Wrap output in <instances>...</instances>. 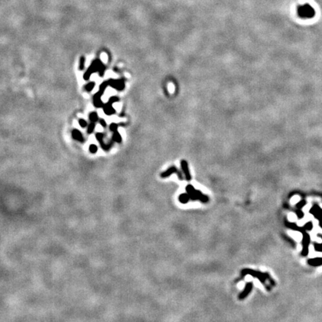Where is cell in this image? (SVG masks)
Instances as JSON below:
<instances>
[{"label": "cell", "instance_id": "obj_1", "mask_svg": "<svg viewBox=\"0 0 322 322\" xmlns=\"http://www.w3.org/2000/svg\"><path fill=\"white\" fill-rule=\"evenodd\" d=\"M242 276H245L249 274V275L252 276V277L258 278L260 282L263 283L264 285H265V281H266V280H269V282H270L272 285H275L274 281L271 278L270 275H269V274H268V273H262L258 272V271L252 270V269H245L242 271ZM265 286H266V285H265Z\"/></svg>", "mask_w": 322, "mask_h": 322}, {"label": "cell", "instance_id": "obj_2", "mask_svg": "<svg viewBox=\"0 0 322 322\" xmlns=\"http://www.w3.org/2000/svg\"><path fill=\"white\" fill-rule=\"evenodd\" d=\"M297 15L302 19H312L316 15L315 9L309 4H304L297 8Z\"/></svg>", "mask_w": 322, "mask_h": 322}, {"label": "cell", "instance_id": "obj_3", "mask_svg": "<svg viewBox=\"0 0 322 322\" xmlns=\"http://www.w3.org/2000/svg\"><path fill=\"white\" fill-rule=\"evenodd\" d=\"M172 174H177V175H178L180 181H183V175H182L181 171H180L175 166H171V167L169 168L167 170H166L165 171H163V172L161 173L160 177L163 178H168V177L171 175Z\"/></svg>", "mask_w": 322, "mask_h": 322}, {"label": "cell", "instance_id": "obj_4", "mask_svg": "<svg viewBox=\"0 0 322 322\" xmlns=\"http://www.w3.org/2000/svg\"><path fill=\"white\" fill-rule=\"evenodd\" d=\"M181 166L182 171H183V174L184 175V176H185V179L188 181H191L192 176H191V174H190V169H189V166H188V163H187V161L185 160H182L181 162Z\"/></svg>", "mask_w": 322, "mask_h": 322}, {"label": "cell", "instance_id": "obj_5", "mask_svg": "<svg viewBox=\"0 0 322 322\" xmlns=\"http://www.w3.org/2000/svg\"><path fill=\"white\" fill-rule=\"evenodd\" d=\"M303 234V251L302 254L307 255L309 251V236L307 233H302Z\"/></svg>", "mask_w": 322, "mask_h": 322}, {"label": "cell", "instance_id": "obj_6", "mask_svg": "<svg viewBox=\"0 0 322 322\" xmlns=\"http://www.w3.org/2000/svg\"><path fill=\"white\" fill-rule=\"evenodd\" d=\"M109 82V86L113 87V88L116 89L118 90H123L124 87H125V83H124L123 80H113L111 79L108 80Z\"/></svg>", "mask_w": 322, "mask_h": 322}, {"label": "cell", "instance_id": "obj_7", "mask_svg": "<svg viewBox=\"0 0 322 322\" xmlns=\"http://www.w3.org/2000/svg\"><path fill=\"white\" fill-rule=\"evenodd\" d=\"M186 190L187 194L190 196V199L192 201L198 200V190L194 188V187L191 184L187 185L186 187Z\"/></svg>", "mask_w": 322, "mask_h": 322}, {"label": "cell", "instance_id": "obj_8", "mask_svg": "<svg viewBox=\"0 0 322 322\" xmlns=\"http://www.w3.org/2000/svg\"><path fill=\"white\" fill-rule=\"evenodd\" d=\"M252 289H253V283L250 282V283H247L245 285V289H243V291L242 292L240 295H239V300H243V299L245 298V297L251 293V292L252 291Z\"/></svg>", "mask_w": 322, "mask_h": 322}, {"label": "cell", "instance_id": "obj_9", "mask_svg": "<svg viewBox=\"0 0 322 322\" xmlns=\"http://www.w3.org/2000/svg\"><path fill=\"white\" fill-rule=\"evenodd\" d=\"M103 134H100V133H98V134H96V139H97V140L99 142V143H100L101 148H103V149L104 150V151H108V150L110 149V148H111V144H105L104 143V142L103 141Z\"/></svg>", "mask_w": 322, "mask_h": 322}, {"label": "cell", "instance_id": "obj_10", "mask_svg": "<svg viewBox=\"0 0 322 322\" xmlns=\"http://www.w3.org/2000/svg\"><path fill=\"white\" fill-rule=\"evenodd\" d=\"M103 110H104V112L105 113V114L109 115V116L110 115L114 114V113H116V111H115L114 108H113L111 103L110 102H108L106 104H104V105L103 106Z\"/></svg>", "mask_w": 322, "mask_h": 322}, {"label": "cell", "instance_id": "obj_11", "mask_svg": "<svg viewBox=\"0 0 322 322\" xmlns=\"http://www.w3.org/2000/svg\"><path fill=\"white\" fill-rule=\"evenodd\" d=\"M101 96H102V93H101L100 92H98L97 93H96L95 95H94L93 103H94V105H95L96 107H97V108H100V107L103 105L102 101H101Z\"/></svg>", "mask_w": 322, "mask_h": 322}, {"label": "cell", "instance_id": "obj_12", "mask_svg": "<svg viewBox=\"0 0 322 322\" xmlns=\"http://www.w3.org/2000/svg\"><path fill=\"white\" fill-rule=\"evenodd\" d=\"M72 136H73V139H76V140H78L79 142H84V140L83 135H82V134L80 133V131L77 130V129H74V130L72 131Z\"/></svg>", "mask_w": 322, "mask_h": 322}, {"label": "cell", "instance_id": "obj_13", "mask_svg": "<svg viewBox=\"0 0 322 322\" xmlns=\"http://www.w3.org/2000/svg\"><path fill=\"white\" fill-rule=\"evenodd\" d=\"M178 199H179V201H181V203H182V204H187V202H188L189 201H190V196H189V195L187 193H183V194H181V195H179V198H178Z\"/></svg>", "mask_w": 322, "mask_h": 322}, {"label": "cell", "instance_id": "obj_14", "mask_svg": "<svg viewBox=\"0 0 322 322\" xmlns=\"http://www.w3.org/2000/svg\"><path fill=\"white\" fill-rule=\"evenodd\" d=\"M309 265H312L316 266V265H319L322 264V259L321 258H314L312 260H309Z\"/></svg>", "mask_w": 322, "mask_h": 322}, {"label": "cell", "instance_id": "obj_15", "mask_svg": "<svg viewBox=\"0 0 322 322\" xmlns=\"http://www.w3.org/2000/svg\"><path fill=\"white\" fill-rule=\"evenodd\" d=\"M113 140L116 142V143H121L122 142V136H121L120 134L117 131L113 132Z\"/></svg>", "mask_w": 322, "mask_h": 322}, {"label": "cell", "instance_id": "obj_16", "mask_svg": "<svg viewBox=\"0 0 322 322\" xmlns=\"http://www.w3.org/2000/svg\"><path fill=\"white\" fill-rule=\"evenodd\" d=\"M89 118H90V120L92 122H96L99 120V116H98L96 112H92V113H90V115H89Z\"/></svg>", "mask_w": 322, "mask_h": 322}, {"label": "cell", "instance_id": "obj_17", "mask_svg": "<svg viewBox=\"0 0 322 322\" xmlns=\"http://www.w3.org/2000/svg\"><path fill=\"white\" fill-rule=\"evenodd\" d=\"M109 86V82H108V80H107V81H104L103 82L102 84L100 85V87H99V92H100L101 93H104V90H106L107 87Z\"/></svg>", "mask_w": 322, "mask_h": 322}, {"label": "cell", "instance_id": "obj_18", "mask_svg": "<svg viewBox=\"0 0 322 322\" xmlns=\"http://www.w3.org/2000/svg\"><path fill=\"white\" fill-rule=\"evenodd\" d=\"M92 73H93V72H92V69H91L89 67L88 69H87V70L85 72L84 74V76H83L84 77V80H88L89 78H90V76L92 74Z\"/></svg>", "mask_w": 322, "mask_h": 322}, {"label": "cell", "instance_id": "obj_19", "mask_svg": "<svg viewBox=\"0 0 322 322\" xmlns=\"http://www.w3.org/2000/svg\"><path fill=\"white\" fill-rule=\"evenodd\" d=\"M85 61H86V59L84 56L80 57V61H79V69L80 70H84V69Z\"/></svg>", "mask_w": 322, "mask_h": 322}, {"label": "cell", "instance_id": "obj_20", "mask_svg": "<svg viewBox=\"0 0 322 322\" xmlns=\"http://www.w3.org/2000/svg\"><path fill=\"white\" fill-rule=\"evenodd\" d=\"M94 87H95V83L94 82H90V83H88L85 86V89L87 92H90L94 88Z\"/></svg>", "mask_w": 322, "mask_h": 322}, {"label": "cell", "instance_id": "obj_21", "mask_svg": "<svg viewBox=\"0 0 322 322\" xmlns=\"http://www.w3.org/2000/svg\"><path fill=\"white\" fill-rule=\"evenodd\" d=\"M104 69H105V68H104V64H103L100 61V63H99V71H98L99 73V76H102L103 75H104Z\"/></svg>", "mask_w": 322, "mask_h": 322}, {"label": "cell", "instance_id": "obj_22", "mask_svg": "<svg viewBox=\"0 0 322 322\" xmlns=\"http://www.w3.org/2000/svg\"><path fill=\"white\" fill-rule=\"evenodd\" d=\"M89 151L92 154H96L98 151V147L96 146L95 144L90 145V147H89Z\"/></svg>", "mask_w": 322, "mask_h": 322}, {"label": "cell", "instance_id": "obj_23", "mask_svg": "<svg viewBox=\"0 0 322 322\" xmlns=\"http://www.w3.org/2000/svg\"><path fill=\"white\" fill-rule=\"evenodd\" d=\"M94 129H95V123L92 122L90 124V125H88V128H87V134H92L93 132Z\"/></svg>", "mask_w": 322, "mask_h": 322}, {"label": "cell", "instance_id": "obj_24", "mask_svg": "<svg viewBox=\"0 0 322 322\" xmlns=\"http://www.w3.org/2000/svg\"><path fill=\"white\" fill-rule=\"evenodd\" d=\"M79 125L81 128H85L87 126V122H86L83 119H80L79 120Z\"/></svg>", "mask_w": 322, "mask_h": 322}, {"label": "cell", "instance_id": "obj_25", "mask_svg": "<svg viewBox=\"0 0 322 322\" xmlns=\"http://www.w3.org/2000/svg\"><path fill=\"white\" fill-rule=\"evenodd\" d=\"M117 128H118V125H117V124L116 123H112L111 124V125H110V129H111V131H113V132H115V131H117Z\"/></svg>", "mask_w": 322, "mask_h": 322}, {"label": "cell", "instance_id": "obj_26", "mask_svg": "<svg viewBox=\"0 0 322 322\" xmlns=\"http://www.w3.org/2000/svg\"><path fill=\"white\" fill-rule=\"evenodd\" d=\"M119 101V99L117 97H116V96H113V97H111V99H109V101L108 102L111 103V104H113V103H115V102H117V101Z\"/></svg>", "mask_w": 322, "mask_h": 322}, {"label": "cell", "instance_id": "obj_27", "mask_svg": "<svg viewBox=\"0 0 322 322\" xmlns=\"http://www.w3.org/2000/svg\"><path fill=\"white\" fill-rule=\"evenodd\" d=\"M99 123H100V125L102 126V127L105 128L107 126V123L105 122V120H104V119H101L100 120H99Z\"/></svg>", "mask_w": 322, "mask_h": 322}]
</instances>
